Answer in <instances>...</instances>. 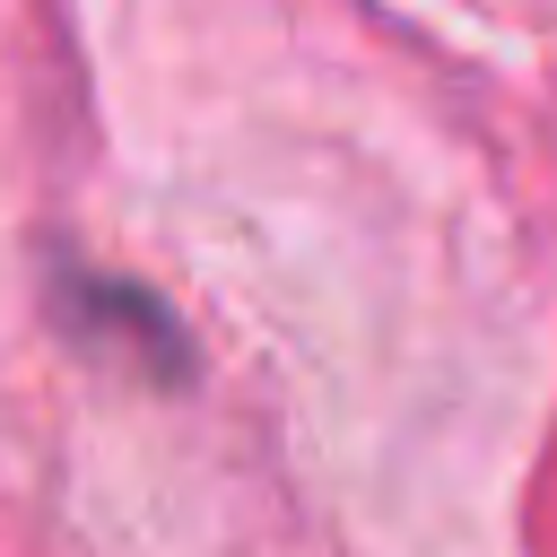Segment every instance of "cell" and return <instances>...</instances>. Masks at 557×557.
Returning <instances> with one entry per match:
<instances>
[]
</instances>
